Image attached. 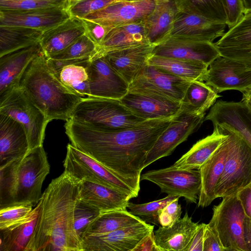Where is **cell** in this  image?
Listing matches in <instances>:
<instances>
[{
	"mask_svg": "<svg viewBox=\"0 0 251 251\" xmlns=\"http://www.w3.org/2000/svg\"><path fill=\"white\" fill-rule=\"evenodd\" d=\"M174 117L146 120L136 126L115 131L98 129L69 118L66 121L65 132L72 145L95 159L138 194L147 154Z\"/></svg>",
	"mask_w": 251,
	"mask_h": 251,
	"instance_id": "6da1fadb",
	"label": "cell"
},
{
	"mask_svg": "<svg viewBox=\"0 0 251 251\" xmlns=\"http://www.w3.org/2000/svg\"><path fill=\"white\" fill-rule=\"evenodd\" d=\"M80 183L64 171L51 180L39 201L37 222L25 251H83L73 221Z\"/></svg>",
	"mask_w": 251,
	"mask_h": 251,
	"instance_id": "7a4b0ae2",
	"label": "cell"
},
{
	"mask_svg": "<svg viewBox=\"0 0 251 251\" xmlns=\"http://www.w3.org/2000/svg\"><path fill=\"white\" fill-rule=\"evenodd\" d=\"M50 171L43 146L0 166V208L23 203L36 206L42 197L43 183Z\"/></svg>",
	"mask_w": 251,
	"mask_h": 251,
	"instance_id": "3957f363",
	"label": "cell"
},
{
	"mask_svg": "<svg viewBox=\"0 0 251 251\" xmlns=\"http://www.w3.org/2000/svg\"><path fill=\"white\" fill-rule=\"evenodd\" d=\"M23 89L49 122L67 121L83 98L64 86L49 70L42 52L30 63L21 80Z\"/></svg>",
	"mask_w": 251,
	"mask_h": 251,
	"instance_id": "277c9868",
	"label": "cell"
},
{
	"mask_svg": "<svg viewBox=\"0 0 251 251\" xmlns=\"http://www.w3.org/2000/svg\"><path fill=\"white\" fill-rule=\"evenodd\" d=\"M70 118L98 129L115 131L128 128L144 122L124 105L120 100L83 98Z\"/></svg>",
	"mask_w": 251,
	"mask_h": 251,
	"instance_id": "5b68a950",
	"label": "cell"
},
{
	"mask_svg": "<svg viewBox=\"0 0 251 251\" xmlns=\"http://www.w3.org/2000/svg\"><path fill=\"white\" fill-rule=\"evenodd\" d=\"M221 128L227 134L228 146L224 169L215 189L216 199L235 195L251 183V146L235 132Z\"/></svg>",
	"mask_w": 251,
	"mask_h": 251,
	"instance_id": "8992f818",
	"label": "cell"
},
{
	"mask_svg": "<svg viewBox=\"0 0 251 251\" xmlns=\"http://www.w3.org/2000/svg\"><path fill=\"white\" fill-rule=\"evenodd\" d=\"M0 113L10 116L23 126L29 151L43 146L49 121L20 86L0 97Z\"/></svg>",
	"mask_w": 251,
	"mask_h": 251,
	"instance_id": "52a82bcc",
	"label": "cell"
},
{
	"mask_svg": "<svg viewBox=\"0 0 251 251\" xmlns=\"http://www.w3.org/2000/svg\"><path fill=\"white\" fill-rule=\"evenodd\" d=\"M246 216L236 194L223 198L213 208L208 226L219 238L225 251H248L243 235Z\"/></svg>",
	"mask_w": 251,
	"mask_h": 251,
	"instance_id": "ba28073f",
	"label": "cell"
},
{
	"mask_svg": "<svg viewBox=\"0 0 251 251\" xmlns=\"http://www.w3.org/2000/svg\"><path fill=\"white\" fill-rule=\"evenodd\" d=\"M64 172L79 182L88 181L102 184L126 194L131 198L138 195L128 184L95 159L71 144L67 147Z\"/></svg>",
	"mask_w": 251,
	"mask_h": 251,
	"instance_id": "9c48e42d",
	"label": "cell"
},
{
	"mask_svg": "<svg viewBox=\"0 0 251 251\" xmlns=\"http://www.w3.org/2000/svg\"><path fill=\"white\" fill-rule=\"evenodd\" d=\"M205 115L182 106L149 151L144 169L158 159L172 154L177 146L201 126L204 121Z\"/></svg>",
	"mask_w": 251,
	"mask_h": 251,
	"instance_id": "30bf717a",
	"label": "cell"
},
{
	"mask_svg": "<svg viewBox=\"0 0 251 251\" xmlns=\"http://www.w3.org/2000/svg\"><path fill=\"white\" fill-rule=\"evenodd\" d=\"M191 81L147 63L129 84L128 92L181 102Z\"/></svg>",
	"mask_w": 251,
	"mask_h": 251,
	"instance_id": "8fae6325",
	"label": "cell"
},
{
	"mask_svg": "<svg viewBox=\"0 0 251 251\" xmlns=\"http://www.w3.org/2000/svg\"><path fill=\"white\" fill-rule=\"evenodd\" d=\"M140 180L152 182L160 188L162 193L183 197L189 203H197L201 186L199 169L180 170L169 167L150 170L143 174Z\"/></svg>",
	"mask_w": 251,
	"mask_h": 251,
	"instance_id": "7c38bea8",
	"label": "cell"
},
{
	"mask_svg": "<svg viewBox=\"0 0 251 251\" xmlns=\"http://www.w3.org/2000/svg\"><path fill=\"white\" fill-rule=\"evenodd\" d=\"M204 81L217 93L231 90L243 93L251 87V72L242 63L221 55L209 65Z\"/></svg>",
	"mask_w": 251,
	"mask_h": 251,
	"instance_id": "4fadbf2b",
	"label": "cell"
},
{
	"mask_svg": "<svg viewBox=\"0 0 251 251\" xmlns=\"http://www.w3.org/2000/svg\"><path fill=\"white\" fill-rule=\"evenodd\" d=\"M154 226L145 221L108 233L85 237L83 251H132Z\"/></svg>",
	"mask_w": 251,
	"mask_h": 251,
	"instance_id": "5bb4252c",
	"label": "cell"
},
{
	"mask_svg": "<svg viewBox=\"0 0 251 251\" xmlns=\"http://www.w3.org/2000/svg\"><path fill=\"white\" fill-rule=\"evenodd\" d=\"M156 0H120L81 18L105 27L145 20Z\"/></svg>",
	"mask_w": 251,
	"mask_h": 251,
	"instance_id": "9a60e30c",
	"label": "cell"
},
{
	"mask_svg": "<svg viewBox=\"0 0 251 251\" xmlns=\"http://www.w3.org/2000/svg\"><path fill=\"white\" fill-rule=\"evenodd\" d=\"M153 55L199 61L208 65L221 56L214 42L169 36L155 46Z\"/></svg>",
	"mask_w": 251,
	"mask_h": 251,
	"instance_id": "2e32d148",
	"label": "cell"
},
{
	"mask_svg": "<svg viewBox=\"0 0 251 251\" xmlns=\"http://www.w3.org/2000/svg\"><path fill=\"white\" fill-rule=\"evenodd\" d=\"M129 84L112 67L100 51L91 58L90 97L121 100Z\"/></svg>",
	"mask_w": 251,
	"mask_h": 251,
	"instance_id": "e0dca14e",
	"label": "cell"
},
{
	"mask_svg": "<svg viewBox=\"0 0 251 251\" xmlns=\"http://www.w3.org/2000/svg\"><path fill=\"white\" fill-rule=\"evenodd\" d=\"M205 120L235 132L251 146V109L243 100L216 101Z\"/></svg>",
	"mask_w": 251,
	"mask_h": 251,
	"instance_id": "ac0fdd59",
	"label": "cell"
},
{
	"mask_svg": "<svg viewBox=\"0 0 251 251\" xmlns=\"http://www.w3.org/2000/svg\"><path fill=\"white\" fill-rule=\"evenodd\" d=\"M91 58L57 60L47 58L50 71L64 86L82 98L90 97Z\"/></svg>",
	"mask_w": 251,
	"mask_h": 251,
	"instance_id": "d6986e66",
	"label": "cell"
},
{
	"mask_svg": "<svg viewBox=\"0 0 251 251\" xmlns=\"http://www.w3.org/2000/svg\"><path fill=\"white\" fill-rule=\"evenodd\" d=\"M71 17L67 8L28 10L0 9V25L22 26L45 30Z\"/></svg>",
	"mask_w": 251,
	"mask_h": 251,
	"instance_id": "ffe728a7",
	"label": "cell"
},
{
	"mask_svg": "<svg viewBox=\"0 0 251 251\" xmlns=\"http://www.w3.org/2000/svg\"><path fill=\"white\" fill-rule=\"evenodd\" d=\"M42 52L39 42L0 56V97L20 87L27 68Z\"/></svg>",
	"mask_w": 251,
	"mask_h": 251,
	"instance_id": "44dd1931",
	"label": "cell"
},
{
	"mask_svg": "<svg viewBox=\"0 0 251 251\" xmlns=\"http://www.w3.org/2000/svg\"><path fill=\"white\" fill-rule=\"evenodd\" d=\"M226 26L225 24L198 14L178 11L168 37L189 38L213 42L224 35Z\"/></svg>",
	"mask_w": 251,
	"mask_h": 251,
	"instance_id": "7402d4cb",
	"label": "cell"
},
{
	"mask_svg": "<svg viewBox=\"0 0 251 251\" xmlns=\"http://www.w3.org/2000/svg\"><path fill=\"white\" fill-rule=\"evenodd\" d=\"M120 100L133 113L145 120L174 117L182 107L180 102L154 95L130 92Z\"/></svg>",
	"mask_w": 251,
	"mask_h": 251,
	"instance_id": "603a6c76",
	"label": "cell"
},
{
	"mask_svg": "<svg viewBox=\"0 0 251 251\" xmlns=\"http://www.w3.org/2000/svg\"><path fill=\"white\" fill-rule=\"evenodd\" d=\"M29 151L23 126L10 116L0 113V166L24 157Z\"/></svg>",
	"mask_w": 251,
	"mask_h": 251,
	"instance_id": "cb8c5ba5",
	"label": "cell"
},
{
	"mask_svg": "<svg viewBox=\"0 0 251 251\" xmlns=\"http://www.w3.org/2000/svg\"><path fill=\"white\" fill-rule=\"evenodd\" d=\"M154 47L147 44L102 52L112 67L129 84L147 63Z\"/></svg>",
	"mask_w": 251,
	"mask_h": 251,
	"instance_id": "d4e9b609",
	"label": "cell"
},
{
	"mask_svg": "<svg viewBox=\"0 0 251 251\" xmlns=\"http://www.w3.org/2000/svg\"><path fill=\"white\" fill-rule=\"evenodd\" d=\"M83 19L71 16L65 21L43 31L40 43L46 57L56 54L85 34Z\"/></svg>",
	"mask_w": 251,
	"mask_h": 251,
	"instance_id": "484cf974",
	"label": "cell"
},
{
	"mask_svg": "<svg viewBox=\"0 0 251 251\" xmlns=\"http://www.w3.org/2000/svg\"><path fill=\"white\" fill-rule=\"evenodd\" d=\"M78 198L97 208L101 213L126 209L132 199L117 189L88 181L80 182Z\"/></svg>",
	"mask_w": 251,
	"mask_h": 251,
	"instance_id": "4316f807",
	"label": "cell"
},
{
	"mask_svg": "<svg viewBox=\"0 0 251 251\" xmlns=\"http://www.w3.org/2000/svg\"><path fill=\"white\" fill-rule=\"evenodd\" d=\"M228 146L226 134L219 147L199 169L201 186L198 199L199 207H207L216 199L215 189L224 169Z\"/></svg>",
	"mask_w": 251,
	"mask_h": 251,
	"instance_id": "83f0119b",
	"label": "cell"
},
{
	"mask_svg": "<svg viewBox=\"0 0 251 251\" xmlns=\"http://www.w3.org/2000/svg\"><path fill=\"white\" fill-rule=\"evenodd\" d=\"M199 224L192 221L186 212L169 226H159L154 232L158 251H184L192 239Z\"/></svg>",
	"mask_w": 251,
	"mask_h": 251,
	"instance_id": "f1b7e54d",
	"label": "cell"
},
{
	"mask_svg": "<svg viewBox=\"0 0 251 251\" xmlns=\"http://www.w3.org/2000/svg\"><path fill=\"white\" fill-rule=\"evenodd\" d=\"M106 28L100 45L102 52L150 44L144 20Z\"/></svg>",
	"mask_w": 251,
	"mask_h": 251,
	"instance_id": "f546056e",
	"label": "cell"
},
{
	"mask_svg": "<svg viewBox=\"0 0 251 251\" xmlns=\"http://www.w3.org/2000/svg\"><path fill=\"white\" fill-rule=\"evenodd\" d=\"M177 11L174 0H156L153 11L144 20L150 44L156 46L168 36Z\"/></svg>",
	"mask_w": 251,
	"mask_h": 251,
	"instance_id": "4dcf8cb0",
	"label": "cell"
},
{
	"mask_svg": "<svg viewBox=\"0 0 251 251\" xmlns=\"http://www.w3.org/2000/svg\"><path fill=\"white\" fill-rule=\"evenodd\" d=\"M213 131L197 141L180 159L170 167L180 170L199 169L221 145L226 134L218 126H213Z\"/></svg>",
	"mask_w": 251,
	"mask_h": 251,
	"instance_id": "1f68e13d",
	"label": "cell"
},
{
	"mask_svg": "<svg viewBox=\"0 0 251 251\" xmlns=\"http://www.w3.org/2000/svg\"><path fill=\"white\" fill-rule=\"evenodd\" d=\"M40 208L39 202L26 218L0 230V251H25L34 232Z\"/></svg>",
	"mask_w": 251,
	"mask_h": 251,
	"instance_id": "d6a6232c",
	"label": "cell"
},
{
	"mask_svg": "<svg viewBox=\"0 0 251 251\" xmlns=\"http://www.w3.org/2000/svg\"><path fill=\"white\" fill-rule=\"evenodd\" d=\"M147 63L181 78L203 81L208 65L196 61L151 55Z\"/></svg>",
	"mask_w": 251,
	"mask_h": 251,
	"instance_id": "836d02e7",
	"label": "cell"
},
{
	"mask_svg": "<svg viewBox=\"0 0 251 251\" xmlns=\"http://www.w3.org/2000/svg\"><path fill=\"white\" fill-rule=\"evenodd\" d=\"M44 30L0 25V56L40 42Z\"/></svg>",
	"mask_w": 251,
	"mask_h": 251,
	"instance_id": "e575fe53",
	"label": "cell"
},
{
	"mask_svg": "<svg viewBox=\"0 0 251 251\" xmlns=\"http://www.w3.org/2000/svg\"><path fill=\"white\" fill-rule=\"evenodd\" d=\"M143 221H144L128 211L126 208L101 213L89 226L85 237L108 233Z\"/></svg>",
	"mask_w": 251,
	"mask_h": 251,
	"instance_id": "d590c367",
	"label": "cell"
},
{
	"mask_svg": "<svg viewBox=\"0 0 251 251\" xmlns=\"http://www.w3.org/2000/svg\"><path fill=\"white\" fill-rule=\"evenodd\" d=\"M221 96L203 81H191L181 101L184 108L205 113Z\"/></svg>",
	"mask_w": 251,
	"mask_h": 251,
	"instance_id": "8d00e7d4",
	"label": "cell"
},
{
	"mask_svg": "<svg viewBox=\"0 0 251 251\" xmlns=\"http://www.w3.org/2000/svg\"><path fill=\"white\" fill-rule=\"evenodd\" d=\"M174 0L178 11L198 14L226 25V15L221 0Z\"/></svg>",
	"mask_w": 251,
	"mask_h": 251,
	"instance_id": "74e56055",
	"label": "cell"
},
{
	"mask_svg": "<svg viewBox=\"0 0 251 251\" xmlns=\"http://www.w3.org/2000/svg\"><path fill=\"white\" fill-rule=\"evenodd\" d=\"M214 43L217 47L251 43V10L245 11L237 23Z\"/></svg>",
	"mask_w": 251,
	"mask_h": 251,
	"instance_id": "f35d334b",
	"label": "cell"
},
{
	"mask_svg": "<svg viewBox=\"0 0 251 251\" xmlns=\"http://www.w3.org/2000/svg\"><path fill=\"white\" fill-rule=\"evenodd\" d=\"M100 51V46L85 33L62 51L47 58L57 60L92 58Z\"/></svg>",
	"mask_w": 251,
	"mask_h": 251,
	"instance_id": "ab89813d",
	"label": "cell"
},
{
	"mask_svg": "<svg viewBox=\"0 0 251 251\" xmlns=\"http://www.w3.org/2000/svg\"><path fill=\"white\" fill-rule=\"evenodd\" d=\"M177 197L168 196L151 202L135 204L129 202L127 208L132 214L138 216L146 223L158 226L159 214L161 209Z\"/></svg>",
	"mask_w": 251,
	"mask_h": 251,
	"instance_id": "60d3db41",
	"label": "cell"
},
{
	"mask_svg": "<svg viewBox=\"0 0 251 251\" xmlns=\"http://www.w3.org/2000/svg\"><path fill=\"white\" fill-rule=\"evenodd\" d=\"M100 213L98 209L78 198L75 205L73 221L74 229L81 242L89 226Z\"/></svg>",
	"mask_w": 251,
	"mask_h": 251,
	"instance_id": "b9f144b4",
	"label": "cell"
},
{
	"mask_svg": "<svg viewBox=\"0 0 251 251\" xmlns=\"http://www.w3.org/2000/svg\"><path fill=\"white\" fill-rule=\"evenodd\" d=\"M69 0H0V9L28 10L55 7L68 9Z\"/></svg>",
	"mask_w": 251,
	"mask_h": 251,
	"instance_id": "7bdbcfd3",
	"label": "cell"
},
{
	"mask_svg": "<svg viewBox=\"0 0 251 251\" xmlns=\"http://www.w3.org/2000/svg\"><path fill=\"white\" fill-rule=\"evenodd\" d=\"M33 207L31 203H23L0 208V230L7 228L26 218L33 209Z\"/></svg>",
	"mask_w": 251,
	"mask_h": 251,
	"instance_id": "ee69618b",
	"label": "cell"
},
{
	"mask_svg": "<svg viewBox=\"0 0 251 251\" xmlns=\"http://www.w3.org/2000/svg\"><path fill=\"white\" fill-rule=\"evenodd\" d=\"M217 47L221 56L242 63L251 72V43Z\"/></svg>",
	"mask_w": 251,
	"mask_h": 251,
	"instance_id": "f6af8a7d",
	"label": "cell"
},
{
	"mask_svg": "<svg viewBox=\"0 0 251 251\" xmlns=\"http://www.w3.org/2000/svg\"><path fill=\"white\" fill-rule=\"evenodd\" d=\"M118 0H80L69 5L68 11L71 16L82 18Z\"/></svg>",
	"mask_w": 251,
	"mask_h": 251,
	"instance_id": "bcb514c9",
	"label": "cell"
},
{
	"mask_svg": "<svg viewBox=\"0 0 251 251\" xmlns=\"http://www.w3.org/2000/svg\"><path fill=\"white\" fill-rule=\"evenodd\" d=\"M179 198L176 197L160 211L159 222L161 226H171L180 218L182 212L181 205L178 203Z\"/></svg>",
	"mask_w": 251,
	"mask_h": 251,
	"instance_id": "7dc6e473",
	"label": "cell"
},
{
	"mask_svg": "<svg viewBox=\"0 0 251 251\" xmlns=\"http://www.w3.org/2000/svg\"><path fill=\"white\" fill-rule=\"evenodd\" d=\"M225 9L228 28L235 25L245 12L242 0H221Z\"/></svg>",
	"mask_w": 251,
	"mask_h": 251,
	"instance_id": "c3c4849f",
	"label": "cell"
},
{
	"mask_svg": "<svg viewBox=\"0 0 251 251\" xmlns=\"http://www.w3.org/2000/svg\"><path fill=\"white\" fill-rule=\"evenodd\" d=\"M203 251H225L219 238L208 224L204 229Z\"/></svg>",
	"mask_w": 251,
	"mask_h": 251,
	"instance_id": "681fc988",
	"label": "cell"
},
{
	"mask_svg": "<svg viewBox=\"0 0 251 251\" xmlns=\"http://www.w3.org/2000/svg\"><path fill=\"white\" fill-rule=\"evenodd\" d=\"M83 20L85 24L86 33L100 46L106 32V28L95 23Z\"/></svg>",
	"mask_w": 251,
	"mask_h": 251,
	"instance_id": "f907efd6",
	"label": "cell"
},
{
	"mask_svg": "<svg viewBox=\"0 0 251 251\" xmlns=\"http://www.w3.org/2000/svg\"><path fill=\"white\" fill-rule=\"evenodd\" d=\"M205 224H199L190 242L184 251H203V237Z\"/></svg>",
	"mask_w": 251,
	"mask_h": 251,
	"instance_id": "816d5d0a",
	"label": "cell"
},
{
	"mask_svg": "<svg viewBox=\"0 0 251 251\" xmlns=\"http://www.w3.org/2000/svg\"><path fill=\"white\" fill-rule=\"evenodd\" d=\"M246 217L251 219V183L237 193Z\"/></svg>",
	"mask_w": 251,
	"mask_h": 251,
	"instance_id": "f5cc1de1",
	"label": "cell"
},
{
	"mask_svg": "<svg viewBox=\"0 0 251 251\" xmlns=\"http://www.w3.org/2000/svg\"><path fill=\"white\" fill-rule=\"evenodd\" d=\"M132 251H158L154 242L153 231L143 238Z\"/></svg>",
	"mask_w": 251,
	"mask_h": 251,
	"instance_id": "db71d44e",
	"label": "cell"
},
{
	"mask_svg": "<svg viewBox=\"0 0 251 251\" xmlns=\"http://www.w3.org/2000/svg\"><path fill=\"white\" fill-rule=\"evenodd\" d=\"M243 235L248 251H251V219L245 217L243 221Z\"/></svg>",
	"mask_w": 251,
	"mask_h": 251,
	"instance_id": "11a10c76",
	"label": "cell"
},
{
	"mask_svg": "<svg viewBox=\"0 0 251 251\" xmlns=\"http://www.w3.org/2000/svg\"><path fill=\"white\" fill-rule=\"evenodd\" d=\"M242 100H243L248 106L251 109V87L245 92L242 93Z\"/></svg>",
	"mask_w": 251,
	"mask_h": 251,
	"instance_id": "9f6ffc18",
	"label": "cell"
},
{
	"mask_svg": "<svg viewBox=\"0 0 251 251\" xmlns=\"http://www.w3.org/2000/svg\"><path fill=\"white\" fill-rule=\"evenodd\" d=\"M245 12L251 10V0H242Z\"/></svg>",
	"mask_w": 251,
	"mask_h": 251,
	"instance_id": "6f0895ef",
	"label": "cell"
},
{
	"mask_svg": "<svg viewBox=\"0 0 251 251\" xmlns=\"http://www.w3.org/2000/svg\"><path fill=\"white\" fill-rule=\"evenodd\" d=\"M79 0H69V5H68V7L71 4H73V3H74L76 2H77V1H79Z\"/></svg>",
	"mask_w": 251,
	"mask_h": 251,
	"instance_id": "680465c9",
	"label": "cell"
}]
</instances>
